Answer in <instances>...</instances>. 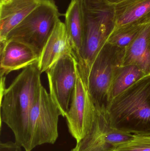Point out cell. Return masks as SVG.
Returning <instances> with one entry per match:
<instances>
[{
    "label": "cell",
    "instance_id": "cell-1",
    "mask_svg": "<svg viewBox=\"0 0 150 151\" xmlns=\"http://www.w3.org/2000/svg\"><path fill=\"white\" fill-rule=\"evenodd\" d=\"M37 63L25 69L7 88L1 86V121L13 132L15 142L28 151L30 113L42 86Z\"/></svg>",
    "mask_w": 150,
    "mask_h": 151
},
{
    "label": "cell",
    "instance_id": "cell-2",
    "mask_svg": "<svg viewBox=\"0 0 150 151\" xmlns=\"http://www.w3.org/2000/svg\"><path fill=\"white\" fill-rule=\"evenodd\" d=\"M106 112L112 128L133 135H150V75L109 102Z\"/></svg>",
    "mask_w": 150,
    "mask_h": 151
},
{
    "label": "cell",
    "instance_id": "cell-3",
    "mask_svg": "<svg viewBox=\"0 0 150 151\" xmlns=\"http://www.w3.org/2000/svg\"><path fill=\"white\" fill-rule=\"evenodd\" d=\"M80 1L83 19V38L77 61L80 73L87 84L92 63L113 29L112 10L106 0Z\"/></svg>",
    "mask_w": 150,
    "mask_h": 151
},
{
    "label": "cell",
    "instance_id": "cell-4",
    "mask_svg": "<svg viewBox=\"0 0 150 151\" xmlns=\"http://www.w3.org/2000/svg\"><path fill=\"white\" fill-rule=\"evenodd\" d=\"M59 17L58 8L53 0H41L39 5L11 31L5 41L22 42L33 49L40 56L60 20Z\"/></svg>",
    "mask_w": 150,
    "mask_h": 151
},
{
    "label": "cell",
    "instance_id": "cell-5",
    "mask_svg": "<svg viewBox=\"0 0 150 151\" xmlns=\"http://www.w3.org/2000/svg\"><path fill=\"white\" fill-rule=\"evenodd\" d=\"M125 50L106 42L92 63L87 84L97 108L106 109L110 86L115 70L122 65Z\"/></svg>",
    "mask_w": 150,
    "mask_h": 151
},
{
    "label": "cell",
    "instance_id": "cell-6",
    "mask_svg": "<svg viewBox=\"0 0 150 151\" xmlns=\"http://www.w3.org/2000/svg\"><path fill=\"white\" fill-rule=\"evenodd\" d=\"M61 112L50 93L43 86L30 113V141L28 151L45 144H53L58 136L59 117Z\"/></svg>",
    "mask_w": 150,
    "mask_h": 151
},
{
    "label": "cell",
    "instance_id": "cell-7",
    "mask_svg": "<svg viewBox=\"0 0 150 151\" xmlns=\"http://www.w3.org/2000/svg\"><path fill=\"white\" fill-rule=\"evenodd\" d=\"M96 113V106L77 65L75 85L70 106L65 117L69 132L77 142L82 140L91 129Z\"/></svg>",
    "mask_w": 150,
    "mask_h": 151
},
{
    "label": "cell",
    "instance_id": "cell-8",
    "mask_svg": "<svg viewBox=\"0 0 150 151\" xmlns=\"http://www.w3.org/2000/svg\"><path fill=\"white\" fill-rule=\"evenodd\" d=\"M77 65L75 57L67 56L58 60L46 72L49 93L63 117L69 109L76 81Z\"/></svg>",
    "mask_w": 150,
    "mask_h": 151
},
{
    "label": "cell",
    "instance_id": "cell-9",
    "mask_svg": "<svg viewBox=\"0 0 150 151\" xmlns=\"http://www.w3.org/2000/svg\"><path fill=\"white\" fill-rule=\"evenodd\" d=\"M133 135L112 128L106 109L96 107L95 120L91 129L70 151H114Z\"/></svg>",
    "mask_w": 150,
    "mask_h": 151
},
{
    "label": "cell",
    "instance_id": "cell-10",
    "mask_svg": "<svg viewBox=\"0 0 150 151\" xmlns=\"http://www.w3.org/2000/svg\"><path fill=\"white\" fill-rule=\"evenodd\" d=\"M67 56H73L76 58L65 23L60 19L40 55L37 64L41 73L46 72L58 60Z\"/></svg>",
    "mask_w": 150,
    "mask_h": 151
},
{
    "label": "cell",
    "instance_id": "cell-11",
    "mask_svg": "<svg viewBox=\"0 0 150 151\" xmlns=\"http://www.w3.org/2000/svg\"><path fill=\"white\" fill-rule=\"evenodd\" d=\"M39 58L33 49L22 42L8 40L1 43V77L38 63Z\"/></svg>",
    "mask_w": 150,
    "mask_h": 151
},
{
    "label": "cell",
    "instance_id": "cell-12",
    "mask_svg": "<svg viewBox=\"0 0 150 151\" xmlns=\"http://www.w3.org/2000/svg\"><path fill=\"white\" fill-rule=\"evenodd\" d=\"M109 4L112 10L113 29L112 32L150 21V0H121Z\"/></svg>",
    "mask_w": 150,
    "mask_h": 151
},
{
    "label": "cell",
    "instance_id": "cell-13",
    "mask_svg": "<svg viewBox=\"0 0 150 151\" xmlns=\"http://www.w3.org/2000/svg\"><path fill=\"white\" fill-rule=\"evenodd\" d=\"M41 0H11L0 4V42H4L11 31L41 2Z\"/></svg>",
    "mask_w": 150,
    "mask_h": 151
},
{
    "label": "cell",
    "instance_id": "cell-14",
    "mask_svg": "<svg viewBox=\"0 0 150 151\" xmlns=\"http://www.w3.org/2000/svg\"><path fill=\"white\" fill-rule=\"evenodd\" d=\"M134 65L150 75V21L127 47L121 65Z\"/></svg>",
    "mask_w": 150,
    "mask_h": 151
},
{
    "label": "cell",
    "instance_id": "cell-15",
    "mask_svg": "<svg viewBox=\"0 0 150 151\" xmlns=\"http://www.w3.org/2000/svg\"><path fill=\"white\" fill-rule=\"evenodd\" d=\"M65 25L77 60L83 38V19L80 0H71L65 13Z\"/></svg>",
    "mask_w": 150,
    "mask_h": 151
},
{
    "label": "cell",
    "instance_id": "cell-16",
    "mask_svg": "<svg viewBox=\"0 0 150 151\" xmlns=\"http://www.w3.org/2000/svg\"><path fill=\"white\" fill-rule=\"evenodd\" d=\"M146 76V74L136 65H120L116 69L114 75L108 94V104L118 95Z\"/></svg>",
    "mask_w": 150,
    "mask_h": 151
},
{
    "label": "cell",
    "instance_id": "cell-17",
    "mask_svg": "<svg viewBox=\"0 0 150 151\" xmlns=\"http://www.w3.org/2000/svg\"><path fill=\"white\" fill-rule=\"evenodd\" d=\"M147 23L129 26L113 31L109 35L107 42L125 48L134 40Z\"/></svg>",
    "mask_w": 150,
    "mask_h": 151
},
{
    "label": "cell",
    "instance_id": "cell-18",
    "mask_svg": "<svg viewBox=\"0 0 150 151\" xmlns=\"http://www.w3.org/2000/svg\"><path fill=\"white\" fill-rule=\"evenodd\" d=\"M114 151H150V135H133Z\"/></svg>",
    "mask_w": 150,
    "mask_h": 151
},
{
    "label": "cell",
    "instance_id": "cell-19",
    "mask_svg": "<svg viewBox=\"0 0 150 151\" xmlns=\"http://www.w3.org/2000/svg\"><path fill=\"white\" fill-rule=\"evenodd\" d=\"M21 148L15 142H1L0 144V151H21Z\"/></svg>",
    "mask_w": 150,
    "mask_h": 151
},
{
    "label": "cell",
    "instance_id": "cell-20",
    "mask_svg": "<svg viewBox=\"0 0 150 151\" xmlns=\"http://www.w3.org/2000/svg\"><path fill=\"white\" fill-rule=\"evenodd\" d=\"M120 1L121 0H106L107 1L109 4H113L115 3L118 2Z\"/></svg>",
    "mask_w": 150,
    "mask_h": 151
},
{
    "label": "cell",
    "instance_id": "cell-21",
    "mask_svg": "<svg viewBox=\"0 0 150 151\" xmlns=\"http://www.w3.org/2000/svg\"><path fill=\"white\" fill-rule=\"evenodd\" d=\"M11 1V0H0V4L8 3Z\"/></svg>",
    "mask_w": 150,
    "mask_h": 151
}]
</instances>
